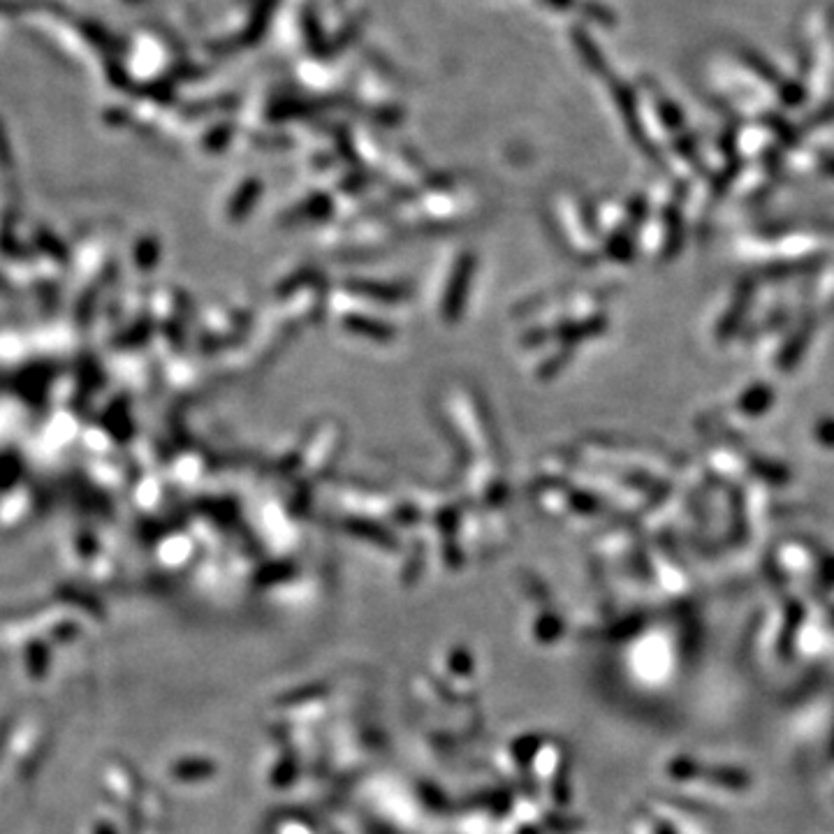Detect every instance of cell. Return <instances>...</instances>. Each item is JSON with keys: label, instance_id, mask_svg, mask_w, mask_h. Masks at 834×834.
Masks as SVG:
<instances>
[{"label": "cell", "instance_id": "3957f363", "mask_svg": "<svg viewBox=\"0 0 834 834\" xmlns=\"http://www.w3.org/2000/svg\"><path fill=\"white\" fill-rule=\"evenodd\" d=\"M538 746H540V740H522L515 746L517 758L522 760V763H529V760L533 758V753L538 751ZM519 760H517V763H519Z\"/></svg>", "mask_w": 834, "mask_h": 834}, {"label": "cell", "instance_id": "6da1fadb", "mask_svg": "<svg viewBox=\"0 0 834 834\" xmlns=\"http://www.w3.org/2000/svg\"><path fill=\"white\" fill-rule=\"evenodd\" d=\"M172 774L177 781H204L216 774V765L209 758H188L179 760L172 767Z\"/></svg>", "mask_w": 834, "mask_h": 834}, {"label": "cell", "instance_id": "7a4b0ae2", "mask_svg": "<svg viewBox=\"0 0 834 834\" xmlns=\"http://www.w3.org/2000/svg\"><path fill=\"white\" fill-rule=\"evenodd\" d=\"M327 689L325 686H309L306 691H295V693H288L283 698V702H302V700H309V698H318V695H325Z\"/></svg>", "mask_w": 834, "mask_h": 834}]
</instances>
